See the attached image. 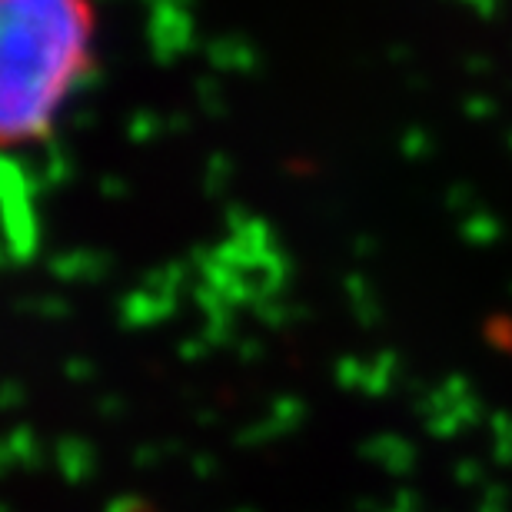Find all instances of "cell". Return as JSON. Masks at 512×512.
Here are the masks:
<instances>
[{"label": "cell", "mask_w": 512, "mask_h": 512, "mask_svg": "<svg viewBox=\"0 0 512 512\" xmlns=\"http://www.w3.org/2000/svg\"><path fill=\"white\" fill-rule=\"evenodd\" d=\"M0 140L34 150L94 70V0H0Z\"/></svg>", "instance_id": "6da1fadb"}]
</instances>
